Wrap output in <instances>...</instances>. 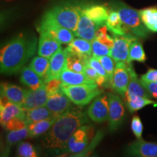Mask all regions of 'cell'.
Masks as SVG:
<instances>
[{
	"label": "cell",
	"mask_w": 157,
	"mask_h": 157,
	"mask_svg": "<svg viewBox=\"0 0 157 157\" xmlns=\"http://www.w3.org/2000/svg\"><path fill=\"white\" fill-rule=\"evenodd\" d=\"M87 122V115L81 107L71 106L57 117L53 124L46 132L42 140L43 146L56 151L66 150L71 135Z\"/></svg>",
	"instance_id": "6da1fadb"
},
{
	"label": "cell",
	"mask_w": 157,
	"mask_h": 157,
	"mask_svg": "<svg viewBox=\"0 0 157 157\" xmlns=\"http://www.w3.org/2000/svg\"><path fill=\"white\" fill-rule=\"evenodd\" d=\"M38 41L34 34H21L10 40L0 52L1 73L16 74L36 54Z\"/></svg>",
	"instance_id": "7a4b0ae2"
},
{
	"label": "cell",
	"mask_w": 157,
	"mask_h": 157,
	"mask_svg": "<svg viewBox=\"0 0 157 157\" xmlns=\"http://www.w3.org/2000/svg\"><path fill=\"white\" fill-rule=\"evenodd\" d=\"M82 9V5L71 2L61 3L47 11L43 17L50 20L74 33L77 28Z\"/></svg>",
	"instance_id": "3957f363"
},
{
	"label": "cell",
	"mask_w": 157,
	"mask_h": 157,
	"mask_svg": "<svg viewBox=\"0 0 157 157\" xmlns=\"http://www.w3.org/2000/svg\"><path fill=\"white\" fill-rule=\"evenodd\" d=\"M110 5L111 9L118 12L123 24L129 32L139 38L146 39L148 37L149 30L142 21L139 11L119 0H113Z\"/></svg>",
	"instance_id": "277c9868"
},
{
	"label": "cell",
	"mask_w": 157,
	"mask_h": 157,
	"mask_svg": "<svg viewBox=\"0 0 157 157\" xmlns=\"http://www.w3.org/2000/svg\"><path fill=\"white\" fill-rule=\"evenodd\" d=\"M61 89L72 103L79 106L87 105L102 93L97 84L81 85L62 84Z\"/></svg>",
	"instance_id": "5b68a950"
},
{
	"label": "cell",
	"mask_w": 157,
	"mask_h": 157,
	"mask_svg": "<svg viewBox=\"0 0 157 157\" xmlns=\"http://www.w3.org/2000/svg\"><path fill=\"white\" fill-rule=\"evenodd\" d=\"M137 37L130 32L124 35L113 34V44L111 49L110 56L115 60V62L127 61L129 47L131 43Z\"/></svg>",
	"instance_id": "8992f818"
},
{
	"label": "cell",
	"mask_w": 157,
	"mask_h": 157,
	"mask_svg": "<svg viewBox=\"0 0 157 157\" xmlns=\"http://www.w3.org/2000/svg\"><path fill=\"white\" fill-rule=\"evenodd\" d=\"M109 103V127L111 131H114L122 124L125 118V109L123 101L119 95L113 93L108 94Z\"/></svg>",
	"instance_id": "52a82bcc"
},
{
	"label": "cell",
	"mask_w": 157,
	"mask_h": 157,
	"mask_svg": "<svg viewBox=\"0 0 157 157\" xmlns=\"http://www.w3.org/2000/svg\"><path fill=\"white\" fill-rule=\"evenodd\" d=\"M129 78V63L124 61L117 62L111 82V87L123 98H124L127 91Z\"/></svg>",
	"instance_id": "ba28073f"
},
{
	"label": "cell",
	"mask_w": 157,
	"mask_h": 157,
	"mask_svg": "<svg viewBox=\"0 0 157 157\" xmlns=\"http://www.w3.org/2000/svg\"><path fill=\"white\" fill-rule=\"evenodd\" d=\"M37 29L38 31H44L49 33L63 44H70L75 36V34L72 31L44 17H42L40 25Z\"/></svg>",
	"instance_id": "9c48e42d"
},
{
	"label": "cell",
	"mask_w": 157,
	"mask_h": 157,
	"mask_svg": "<svg viewBox=\"0 0 157 157\" xmlns=\"http://www.w3.org/2000/svg\"><path fill=\"white\" fill-rule=\"evenodd\" d=\"M109 103L106 95H99L92 102L87 109V116L92 121L101 123L109 119Z\"/></svg>",
	"instance_id": "30bf717a"
},
{
	"label": "cell",
	"mask_w": 157,
	"mask_h": 157,
	"mask_svg": "<svg viewBox=\"0 0 157 157\" xmlns=\"http://www.w3.org/2000/svg\"><path fill=\"white\" fill-rule=\"evenodd\" d=\"M49 95L47 91L46 86L44 84L42 87L36 90H27L25 98L21 107L25 111L35 108L46 105Z\"/></svg>",
	"instance_id": "8fae6325"
},
{
	"label": "cell",
	"mask_w": 157,
	"mask_h": 157,
	"mask_svg": "<svg viewBox=\"0 0 157 157\" xmlns=\"http://www.w3.org/2000/svg\"><path fill=\"white\" fill-rule=\"evenodd\" d=\"M91 128L87 125H82L75 131L67 143L66 151L73 154L82 152L87 147Z\"/></svg>",
	"instance_id": "7c38bea8"
},
{
	"label": "cell",
	"mask_w": 157,
	"mask_h": 157,
	"mask_svg": "<svg viewBox=\"0 0 157 157\" xmlns=\"http://www.w3.org/2000/svg\"><path fill=\"white\" fill-rule=\"evenodd\" d=\"M126 154L132 156L157 157V143L137 138L127 146Z\"/></svg>",
	"instance_id": "4fadbf2b"
},
{
	"label": "cell",
	"mask_w": 157,
	"mask_h": 157,
	"mask_svg": "<svg viewBox=\"0 0 157 157\" xmlns=\"http://www.w3.org/2000/svg\"><path fill=\"white\" fill-rule=\"evenodd\" d=\"M98 28L99 27L97 24L86 14L82 5V9L77 24V28L74 32L75 36L93 42L95 39L96 31Z\"/></svg>",
	"instance_id": "5bb4252c"
},
{
	"label": "cell",
	"mask_w": 157,
	"mask_h": 157,
	"mask_svg": "<svg viewBox=\"0 0 157 157\" xmlns=\"http://www.w3.org/2000/svg\"><path fill=\"white\" fill-rule=\"evenodd\" d=\"M39 38L38 41L37 53L39 56L50 59L53 55L61 48V43L44 31H39Z\"/></svg>",
	"instance_id": "9a60e30c"
},
{
	"label": "cell",
	"mask_w": 157,
	"mask_h": 157,
	"mask_svg": "<svg viewBox=\"0 0 157 157\" xmlns=\"http://www.w3.org/2000/svg\"><path fill=\"white\" fill-rule=\"evenodd\" d=\"M67 56L65 50L62 48L51 57L50 59V66L47 76L44 79V83L46 84L53 78H60V76L66 66Z\"/></svg>",
	"instance_id": "2e32d148"
},
{
	"label": "cell",
	"mask_w": 157,
	"mask_h": 157,
	"mask_svg": "<svg viewBox=\"0 0 157 157\" xmlns=\"http://www.w3.org/2000/svg\"><path fill=\"white\" fill-rule=\"evenodd\" d=\"M71 103L69 98L62 90L49 95L46 106L52 111L55 117H58L71 106Z\"/></svg>",
	"instance_id": "e0dca14e"
},
{
	"label": "cell",
	"mask_w": 157,
	"mask_h": 157,
	"mask_svg": "<svg viewBox=\"0 0 157 157\" xmlns=\"http://www.w3.org/2000/svg\"><path fill=\"white\" fill-rule=\"evenodd\" d=\"M65 50L68 53L76 55L81 57L84 60H87L93 56V47L92 42L82 38H74L68 47L65 48Z\"/></svg>",
	"instance_id": "ac0fdd59"
},
{
	"label": "cell",
	"mask_w": 157,
	"mask_h": 157,
	"mask_svg": "<svg viewBox=\"0 0 157 157\" xmlns=\"http://www.w3.org/2000/svg\"><path fill=\"white\" fill-rule=\"evenodd\" d=\"M85 13L95 22L98 27L105 25L110 10L105 6L96 4L83 5Z\"/></svg>",
	"instance_id": "d6986e66"
},
{
	"label": "cell",
	"mask_w": 157,
	"mask_h": 157,
	"mask_svg": "<svg viewBox=\"0 0 157 157\" xmlns=\"http://www.w3.org/2000/svg\"><path fill=\"white\" fill-rule=\"evenodd\" d=\"M27 90L10 83L1 84V96L8 100L9 102L21 105L24 100Z\"/></svg>",
	"instance_id": "ffe728a7"
},
{
	"label": "cell",
	"mask_w": 157,
	"mask_h": 157,
	"mask_svg": "<svg viewBox=\"0 0 157 157\" xmlns=\"http://www.w3.org/2000/svg\"><path fill=\"white\" fill-rule=\"evenodd\" d=\"M0 108V121L3 127L13 118H21L25 120V111L20 105L9 102L5 105H1Z\"/></svg>",
	"instance_id": "44dd1931"
},
{
	"label": "cell",
	"mask_w": 157,
	"mask_h": 157,
	"mask_svg": "<svg viewBox=\"0 0 157 157\" xmlns=\"http://www.w3.org/2000/svg\"><path fill=\"white\" fill-rule=\"evenodd\" d=\"M62 84L65 85H81V84H96L93 80L90 79L83 73H78L67 68H65L60 76Z\"/></svg>",
	"instance_id": "7402d4cb"
},
{
	"label": "cell",
	"mask_w": 157,
	"mask_h": 157,
	"mask_svg": "<svg viewBox=\"0 0 157 157\" xmlns=\"http://www.w3.org/2000/svg\"><path fill=\"white\" fill-rule=\"evenodd\" d=\"M129 71H130V78H129V82L126 95H139L148 98H151V95L149 94L146 87L143 86L140 78L139 79L137 78V74L135 73L134 68L131 63H129Z\"/></svg>",
	"instance_id": "603a6c76"
},
{
	"label": "cell",
	"mask_w": 157,
	"mask_h": 157,
	"mask_svg": "<svg viewBox=\"0 0 157 157\" xmlns=\"http://www.w3.org/2000/svg\"><path fill=\"white\" fill-rule=\"evenodd\" d=\"M108 30L111 31L113 34L124 35L129 33V31L123 24L118 12L116 10H110L109 17L105 22ZM131 33V32H130Z\"/></svg>",
	"instance_id": "cb8c5ba5"
},
{
	"label": "cell",
	"mask_w": 157,
	"mask_h": 157,
	"mask_svg": "<svg viewBox=\"0 0 157 157\" xmlns=\"http://www.w3.org/2000/svg\"><path fill=\"white\" fill-rule=\"evenodd\" d=\"M20 81L25 85L28 86L31 90H36L44 84V81L34 70L29 67L24 66L21 70Z\"/></svg>",
	"instance_id": "d4e9b609"
},
{
	"label": "cell",
	"mask_w": 157,
	"mask_h": 157,
	"mask_svg": "<svg viewBox=\"0 0 157 157\" xmlns=\"http://www.w3.org/2000/svg\"><path fill=\"white\" fill-rule=\"evenodd\" d=\"M55 117H56L52 113V111L50 109H48L46 105H44V106L35 108V109L28 110V111H25V121L28 125L31 123L36 122V121Z\"/></svg>",
	"instance_id": "484cf974"
},
{
	"label": "cell",
	"mask_w": 157,
	"mask_h": 157,
	"mask_svg": "<svg viewBox=\"0 0 157 157\" xmlns=\"http://www.w3.org/2000/svg\"><path fill=\"white\" fill-rule=\"evenodd\" d=\"M125 103L129 112L133 113L151 104H155V102L151 98L139 95H126L124 98Z\"/></svg>",
	"instance_id": "4316f807"
},
{
	"label": "cell",
	"mask_w": 157,
	"mask_h": 157,
	"mask_svg": "<svg viewBox=\"0 0 157 157\" xmlns=\"http://www.w3.org/2000/svg\"><path fill=\"white\" fill-rule=\"evenodd\" d=\"M142 21L146 28L152 32H157V7H147L139 10Z\"/></svg>",
	"instance_id": "83f0119b"
},
{
	"label": "cell",
	"mask_w": 157,
	"mask_h": 157,
	"mask_svg": "<svg viewBox=\"0 0 157 157\" xmlns=\"http://www.w3.org/2000/svg\"><path fill=\"white\" fill-rule=\"evenodd\" d=\"M56 119L57 118L56 117L50 118V119L29 124L27 125L29 131V136L30 137H36L46 133L53 124Z\"/></svg>",
	"instance_id": "f1b7e54d"
},
{
	"label": "cell",
	"mask_w": 157,
	"mask_h": 157,
	"mask_svg": "<svg viewBox=\"0 0 157 157\" xmlns=\"http://www.w3.org/2000/svg\"><path fill=\"white\" fill-rule=\"evenodd\" d=\"M29 66L44 80L48 72L50 60L45 57L36 56L31 60Z\"/></svg>",
	"instance_id": "f546056e"
},
{
	"label": "cell",
	"mask_w": 157,
	"mask_h": 157,
	"mask_svg": "<svg viewBox=\"0 0 157 157\" xmlns=\"http://www.w3.org/2000/svg\"><path fill=\"white\" fill-rule=\"evenodd\" d=\"M146 60V56L145 51L143 50V47L138 38L135 39L131 43L129 47V57L127 63H131L132 61H138L144 63Z\"/></svg>",
	"instance_id": "4dcf8cb0"
},
{
	"label": "cell",
	"mask_w": 157,
	"mask_h": 157,
	"mask_svg": "<svg viewBox=\"0 0 157 157\" xmlns=\"http://www.w3.org/2000/svg\"><path fill=\"white\" fill-rule=\"evenodd\" d=\"M66 51V50H65ZM67 56V60H66V66L67 69H69L73 71L78 72V73H83L85 66L87 65V60H84L81 57L68 53L66 51Z\"/></svg>",
	"instance_id": "1f68e13d"
},
{
	"label": "cell",
	"mask_w": 157,
	"mask_h": 157,
	"mask_svg": "<svg viewBox=\"0 0 157 157\" xmlns=\"http://www.w3.org/2000/svg\"><path fill=\"white\" fill-rule=\"evenodd\" d=\"M29 131L28 127L25 128L17 129V130H12L10 132L6 137V146L5 150L8 152L10 148L13 146V144L17 142H20L23 139L26 138L29 136Z\"/></svg>",
	"instance_id": "d6a6232c"
},
{
	"label": "cell",
	"mask_w": 157,
	"mask_h": 157,
	"mask_svg": "<svg viewBox=\"0 0 157 157\" xmlns=\"http://www.w3.org/2000/svg\"><path fill=\"white\" fill-rule=\"evenodd\" d=\"M98 58V60H99V61L101 62L102 66H103L104 69H105V71H106L108 76H109L110 86H111V82H112L113 72H114L115 66H114L115 60H113V59L110 56H101V57H98V58Z\"/></svg>",
	"instance_id": "836d02e7"
},
{
	"label": "cell",
	"mask_w": 157,
	"mask_h": 157,
	"mask_svg": "<svg viewBox=\"0 0 157 157\" xmlns=\"http://www.w3.org/2000/svg\"><path fill=\"white\" fill-rule=\"evenodd\" d=\"M84 74H85V75L87 76V77L89 78L90 79L95 82L98 86H102L104 85V84L105 85V84H106V79H105L103 76L100 75V74L97 72V71L88 63V62L87 65L85 66V68H84Z\"/></svg>",
	"instance_id": "e575fe53"
},
{
	"label": "cell",
	"mask_w": 157,
	"mask_h": 157,
	"mask_svg": "<svg viewBox=\"0 0 157 157\" xmlns=\"http://www.w3.org/2000/svg\"><path fill=\"white\" fill-rule=\"evenodd\" d=\"M108 31L109 30L105 25L100 26L96 31L95 39L103 44L109 46L111 49L113 44V38L107 34Z\"/></svg>",
	"instance_id": "d590c367"
},
{
	"label": "cell",
	"mask_w": 157,
	"mask_h": 157,
	"mask_svg": "<svg viewBox=\"0 0 157 157\" xmlns=\"http://www.w3.org/2000/svg\"><path fill=\"white\" fill-rule=\"evenodd\" d=\"M17 154L21 157H36L37 153L34 147L28 142H21L19 143L17 148Z\"/></svg>",
	"instance_id": "8d00e7d4"
},
{
	"label": "cell",
	"mask_w": 157,
	"mask_h": 157,
	"mask_svg": "<svg viewBox=\"0 0 157 157\" xmlns=\"http://www.w3.org/2000/svg\"><path fill=\"white\" fill-rule=\"evenodd\" d=\"M92 47H93V56L95 58L110 56L111 54V48L107 45L99 42L96 39L92 42Z\"/></svg>",
	"instance_id": "74e56055"
},
{
	"label": "cell",
	"mask_w": 157,
	"mask_h": 157,
	"mask_svg": "<svg viewBox=\"0 0 157 157\" xmlns=\"http://www.w3.org/2000/svg\"><path fill=\"white\" fill-rule=\"evenodd\" d=\"M88 63H89L92 67L95 68V69L97 71V72L100 75L103 76L104 78L106 79V84H105V87H111L109 84V76H108V74L105 71V70L104 69L103 66H102V64L101 63V62L99 61L98 58H95V57H91L89 60H88Z\"/></svg>",
	"instance_id": "f35d334b"
},
{
	"label": "cell",
	"mask_w": 157,
	"mask_h": 157,
	"mask_svg": "<svg viewBox=\"0 0 157 157\" xmlns=\"http://www.w3.org/2000/svg\"><path fill=\"white\" fill-rule=\"evenodd\" d=\"M5 127L7 130H17V129H21L25 127H27V124L25 120L21 119V118H13L10 120L6 124Z\"/></svg>",
	"instance_id": "ab89813d"
},
{
	"label": "cell",
	"mask_w": 157,
	"mask_h": 157,
	"mask_svg": "<svg viewBox=\"0 0 157 157\" xmlns=\"http://www.w3.org/2000/svg\"><path fill=\"white\" fill-rule=\"evenodd\" d=\"M131 128H132V131L134 133L135 137L137 138H141L143 126L140 118L139 117L138 115H135L132 117V122H131Z\"/></svg>",
	"instance_id": "60d3db41"
},
{
	"label": "cell",
	"mask_w": 157,
	"mask_h": 157,
	"mask_svg": "<svg viewBox=\"0 0 157 157\" xmlns=\"http://www.w3.org/2000/svg\"><path fill=\"white\" fill-rule=\"evenodd\" d=\"M44 84L49 95L62 91V82L60 78H53Z\"/></svg>",
	"instance_id": "b9f144b4"
},
{
	"label": "cell",
	"mask_w": 157,
	"mask_h": 157,
	"mask_svg": "<svg viewBox=\"0 0 157 157\" xmlns=\"http://www.w3.org/2000/svg\"><path fill=\"white\" fill-rule=\"evenodd\" d=\"M140 80L144 82H152L157 81V70L150 68L146 74L141 76Z\"/></svg>",
	"instance_id": "7bdbcfd3"
},
{
	"label": "cell",
	"mask_w": 157,
	"mask_h": 157,
	"mask_svg": "<svg viewBox=\"0 0 157 157\" xmlns=\"http://www.w3.org/2000/svg\"><path fill=\"white\" fill-rule=\"evenodd\" d=\"M142 83L151 97L157 99V81L152 82H142Z\"/></svg>",
	"instance_id": "ee69618b"
},
{
	"label": "cell",
	"mask_w": 157,
	"mask_h": 157,
	"mask_svg": "<svg viewBox=\"0 0 157 157\" xmlns=\"http://www.w3.org/2000/svg\"><path fill=\"white\" fill-rule=\"evenodd\" d=\"M6 1H12V0H6Z\"/></svg>",
	"instance_id": "f6af8a7d"
}]
</instances>
